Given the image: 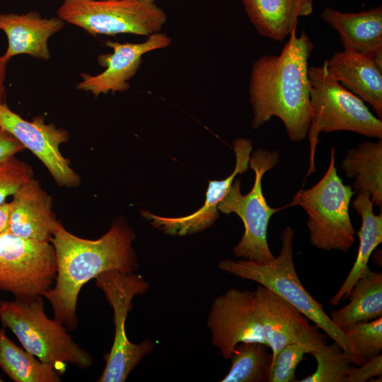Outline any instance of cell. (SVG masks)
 <instances>
[{
	"label": "cell",
	"instance_id": "4316f807",
	"mask_svg": "<svg viewBox=\"0 0 382 382\" xmlns=\"http://www.w3.org/2000/svg\"><path fill=\"white\" fill-rule=\"evenodd\" d=\"M362 359L366 361L381 354L382 317L345 325L340 328Z\"/></svg>",
	"mask_w": 382,
	"mask_h": 382
},
{
	"label": "cell",
	"instance_id": "83f0119b",
	"mask_svg": "<svg viewBox=\"0 0 382 382\" xmlns=\"http://www.w3.org/2000/svg\"><path fill=\"white\" fill-rule=\"evenodd\" d=\"M314 349L310 346L300 344L289 345L283 347L271 360L267 381H296L295 373L298 364L306 354H310Z\"/></svg>",
	"mask_w": 382,
	"mask_h": 382
},
{
	"label": "cell",
	"instance_id": "cb8c5ba5",
	"mask_svg": "<svg viewBox=\"0 0 382 382\" xmlns=\"http://www.w3.org/2000/svg\"><path fill=\"white\" fill-rule=\"evenodd\" d=\"M0 368L14 382H59V372L17 346L0 327Z\"/></svg>",
	"mask_w": 382,
	"mask_h": 382
},
{
	"label": "cell",
	"instance_id": "836d02e7",
	"mask_svg": "<svg viewBox=\"0 0 382 382\" xmlns=\"http://www.w3.org/2000/svg\"><path fill=\"white\" fill-rule=\"evenodd\" d=\"M4 381L1 379V378L0 377V382H3Z\"/></svg>",
	"mask_w": 382,
	"mask_h": 382
},
{
	"label": "cell",
	"instance_id": "e0dca14e",
	"mask_svg": "<svg viewBox=\"0 0 382 382\" xmlns=\"http://www.w3.org/2000/svg\"><path fill=\"white\" fill-rule=\"evenodd\" d=\"M64 22L57 17L44 18L38 12L0 13V30L8 40L2 55L10 60L18 54L47 61L50 58L48 40L60 31Z\"/></svg>",
	"mask_w": 382,
	"mask_h": 382
},
{
	"label": "cell",
	"instance_id": "4fadbf2b",
	"mask_svg": "<svg viewBox=\"0 0 382 382\" xmlns=\"http://www.w3.org/2000/svg\"><path fill=\"white\" fill-rule=\"evenodd\" d=\"M254 298L272 359L289 345H306L316 349L327 344L326 336L316 325L274 291L259 284Z\"/></svg>",
	"mask_w": 382,
	"mask_h": 382
},
{
	"label": "cell",
	"instance_id": "277c9868",
	"mask_svg": "<svg viewBox=\"0 0 382 382\" xmlns=\"http://www.w3.org/2000/svg\"><path fill=\"white\" fill-rule=\"evenodd\" d=\"M308 76L311 122L307 134L310 150L306 176L316 170L315 154L320 132L349 131L382 139L381 119L329 74L325 62L321 66L308 68Z\"/></svg>",
	"mask_w": 382,
	"mask_h": 382
},
{
	"label": "cell",
	"instance_id": "30bf717a",
	"mask_svg": "<svg viewBox=\"0 0 382 382\" xmlns=\"http://www.w3.org/2000/svg\"><path fill=\"white\" fill-rule=\"evenodd\" d=\"M54 248L50 242L0 234V291L26 300L50 289L57 275Z\"/></svg>",
	"mask_w": 382,
	"mask_h": 382
},
{
	"label": "cell",
	"instance_id": "8fae6325",
	"mask_svg": "<svg viewBox=\"0 0 382 382\" xmlns=\"http://www.w3.org/2000/svg\"><path fill=\"white\" fill-rule=\"evenodd\" d=\"M212 345L228 359L237 344L267 342L255 304L254 291L231 288L213 301L207 318Z\"/></svg>",
	"mask_w": 382,
	"mask_h": 382
},
{
	"label": "cell",
	"instance_id": "6da1fadb",
	"mask_svg": "<svg viewBox=\"0 0 382 382\" xmlns=\"http://www.w3.org/2000/svg\"><path fill=\"white\" fill-rule=\"evenodd\" d=\"M134 238V231L122 220L115 221L96 240L76 236L58 221L50 240L56 253L55 284L43 295L52 307L54 319L75 330L78 296L85 284L108 270L134 272L138 268L132 246Z\"/></svg>",
	"mask_w": 382,
	"mask_h": 382
},
{
	"label": "cell",
	"instance_id": "7a4b0ae2",
	"mask_svg": "<svg viewBox=\"0 0 382 382\" xmlns=\"http://www.w3.org/2000/svg\"><path fill=\"white\" fill-rule=\"evenodd\" d=\"M296 30L279 55H264L253 63L248 93L252 127L277 117L290 140L297 142L306 139L311 122L308 62L313 44L304 32L297 36Z\"/></svg>",
	"mask_w": 382,
	"mask_h": 382
},
{
	"label": "cell",
	"instance_id": "d4e9b609",
	"mask_svg": "<svg viewBox=\"0 0 382 382\" xmlns=\"http://www.w3.org/2000/svg\"><path fill=\"white\" fill-rule=\"evenodd\" d=\"M268 347L259 342H242L236 345L230 357L231 365L221 382L267 381L272 355Z\"/></svg>",
	"mask_w": 382,
	"mask_h": 382
},
{
	"label": "cell",
	"instance_id": "ba28073f",
	"mask_svg": "<svg viewBox=\"0 0 382 382\" xmlns=\"http://www.w3.org/2000/svg\"><path fill=\"white\" fill-rule=\"evenodd\" d=\"M57 16L92 35L161 32L167 16L156 0H64Z\"/></svg>",
	"mask_w": 382,
	"mask_h": 382
},
{
	"label": "cell",
	"instance_id": "4dcf8cb0",
	"mask_svg": "<svg viewBox=\"0 0 382 382\" xmlns=\"http://www.w3.org/2000/svg\"><path fill=\"white\" fill-rule=\"evenodd\" d=\"M24 146L0 125V162L22 151Z\"/></svg>",
	"mask_w": 382,
	"mask_h": 382
},
{
	"label": "cell",
	"instance_id": "484cf974",
	"mask_svg": "<svg viewBox=\"0 0 382 382\" xmlns=\"http://www.w3.org/2000/svg\"><path fill=\"white\" fill-rule=\"evenodd\" d=\"M310 354L317 362L316 369L301 382H346L352 361L337 342L323 345Z\"/></svg>",
	"mask_w": 382,
	"mask_h": 382
},
{
	"label": "cell",
	"instance_id": "44dd1931",
	"mask_svg": "<svg viewBox=\"0 0 382 382\" xmlns=\"http://www.w3.org/2000/svg\"><path fill=\"white\" fill-rule=\"evenodd\" d=\"M351 202L361 219V228L357 233L359 245L352 267L338 291L329 301L332 306L347 299L354 284L368 267L373 251L382 242V212L379 214H374L370 194L359 191Z\"/></svg>",
	"mask_w": 382,
	"mask_h": 382
},
{
	"label": "cell",
	"instance_id": "9a60e30c",
	"mask_svg": "<svg viewBox=\"0 0 382 382\" xmlns=\"http://www.w3.org/2000/svg\"><path fill=\"white\" fill-rule=\"evenodd\" d=\"M236 166L233 173L222 180H210L204 205L194 213L180 217L157 216L148 211L141 215L150 224L170 235L186 236L199 232L212 226L219 216L218 204L226 194L234 178L249 168L253 143L249 139L238 138L233 141Z\"/></svg>",
	"mask_w": 382,
	"mask_h": 382
},
{
	"label": "cell",
	"instance_id": "9c48e42d",
	"mask_svg": "<svg viewBox=\"0 0 382 382\" xmlns=\"http://www.w3.org/2000/svg\"><path fill=\"white\" fill-rule=\"evenodd\" d=\"M96 285L101 289L113 310L115 336L110 352L105 356V365L98 382H124L142 359L152 352L154 345L149 339L139 344L129 341L125 323L132 308L135 296L144 294L149 288L141 275L118 270L104 272L96 278Z\"/></svg>",
	"mask_w": 382,
	"mask_h": 382
},
{
	"label": "cell",
	"instance_id": "5bb4252c",
	"mask_svg": "<svg viewBox=\"0 0 382 382\" xmlns=\"http://www.w3.org/2000/svg\"><path fill=\"white\" fill-rule=\"evenodd\" d=\"M171 43V37L162 32L152 34L146 40L138 43L108 40L105 45L112 52L102 54L98 59L105 70L96 75L81 74L82 80L77 84L76 89L89 92L95 96L126 91L130 88L129 81L141 66L142 57L149 52L166 48Z\"/></svg>",
	"mask_w": 382,
	"mask_h": 382
},
{
	"label": "cell",
	"instance_id": "7402d4cb",
	"mask_svg": "<svg viewBox=\"0 0 382 382\" xmlns=\"http://www.w3.org/2000/svg\"><path fill=\"white\" fill-rule=\"evenodd\" d=\"M345 175L354 179L355 192H368L373 203L382 209V140L366 141L347 151L341 163Z\"/></svg>",
	"mask_w": 382,
	"mask_h": 382
},
{
	"label": "cell",
	"instance_id": "3957f363",
	"mask_svg": "<svg viewBox=\"0 0 382 382\" xmlns=\"http://www.w3.org/2000/svg\"><path fill=\"white\" fill-rule=\"evenodd\" d=\"M294 231L287 226L281 234L279 255L265 262L224 259L219 268L241 279L251 280L274 291L337 342L352 363L361 365L364 361L340 328L337 326L317 301L302 285L297 274L293 253Z\"/></svg>",
	"mask_w": 382,
	"mask_h": 382
},
{
	"label": "cell",
	"instance_id": "1f68e13d",
	"mask_svg": "<svg viewBox=\"0 0 382 382\" xmlns=\"http://www.w3.org/2000/svg\"><path fill=\"white\" fill-rule=\"evenodd\" d=\"M9 215L10 202L0 204V234L8 231Z\"/></svg>",
	"mask_w": 382,
	"mask_h": 382
},
{
	"label": "cell",
	"instance_id": "ffe728a7",
	"mask_svg": "<svg viewBox=\"0 0 382 382\" xmlns=\"http://www.w3.org/2000/svg\"><path fill=\"white\" fill-rule=\"evenodd\" d=\"M244 10L262 36L282 42L296 28L299 17L311 15L313 0H241Z\"/></svg>",
	"mask_w": 382,
	"mask_h": 382
},
{
	"label": "cell",
	"instance_id": "7c38bea8",
	"mask_svg": "<svg viewBox=\"0 0 382 382\" xmlns=\"http://www.w3.org/2000/svg\"><path fill=\"white\" fill-rule=\"evenodd\" d=\"M0 125L42 162L59 185L66 187L79 185L80 177L59 150V146L68 140L66 129L52 123L46 124L42 116L31 121L25 120L5 103L0 106Z\"/></svg>",
	"mask_w": 382,
	"mask_h": 382
},
{
	"label": "cell",
	"instance_id": "603a6c76",
	"mask_svg": "<svg viewBox=\"0 0 382 382\" xmlns=\"http://www.w3.org/2000/svg\"><path fill=\"white\" fill-rule=\"evenodd\" d=\"M347 299H349L347 304L330 312V318L339 328L382 317V272L367 267L354 284Z\"/></svg>",
	"mask_w": 382,
	"mask_h": 382
},
{
	"label": "cell",
	"instance_id": "8992f818",
	"mask_svg": "<svg viewBox=\"0 0 382 382\" xmlns=\"http://www.w3.org/2000/svg\"><path fill=\"white\" fill-rule=\"evenodd\" d=\"M355 193L338 175L335 150L331 147L329 166L324 175L313 187L300 189L286 207L299 205L307 214L312 245L325 251L347 253L355 239L349 212Z\"/></svg>",
	"mask_w": 382,
	"mask_h": 382
},
{
	"label": "cell",
	"instance_id": "ac0fdd59",
	"mask_svg": "<svg viewBox=\"0 0 382 382\" xmlns=\"http://www.w3.org/2000/svg\"><path fill=\"white\" fill-rule=\"evenodd\" d=\"M329 74L382 117V68L371 55L344 49L325 61Z\"/></svg>",
	"mask_w": 382,
	"mask_h": 382
},
{
	"label": "cell",
	"instance_id": "5b68a950",
	"mask_svg": "<svg viewBox=\"0 0 382 382\" xmlns=\"http://www.w3.org/2000/svg\"><path fill=\"white\" fill-rule=\"evenodd\" d=\"M0 320L25 350L40 361L52 364L60 374L65 371L66 364L86 369L93 363L91 354L74 341L66 328L46 316L42 296L1 301Z\"/></svg>",
	"mask_w": 382,
	"mask_h": 382
},
{
	"label": "cell",
	"instance_id": "52a82bcc",
	"mask_svg": "<svg viewBox=\"0 0 382 382\" xmlns=\"http://www.w3.org/2000/svg\"><path fill=\"white\" fill-rule=\"evenodd\" d=\"M279 161V152L259 149L251 154L248 166L255 173L251 190L242 195L241 180H234L217 209L224 214L234 213L242 220L244 233L233 248L236 257L252 262H265L274 257L267 241V228L271 217L279 209L268 205L262 192L264 174Z\"/></svg>",
	"mask_w": 382,
	"mask_h": 382
},
{
	"label": "cell",
	"instance_id": "f546056e",
	"mask_svg": "<svg viewBox=\"0 0 382 382\" xmlns=\"http://www.w3.org/2000/svg\"><path fill=\"white\" fill-rule=\"evenodd\" d=\"M359 366V367L350 366L346 382H366L374 377L381 376L382 356L380 354Z\"/></svg>",
	"mask_w": 382,
	"mask_h": 382
},
{
	"label": "cell",
	"instance_id": "d6a6232c",
	"mask_svg": "<svg viewBox=\"0 0 382 382\" xmlns=\"http://www.w3.org/2000/svg\"><path fill=\"white\" fill-rule=\"evenodd\" d=\"M8 61L2 55L0 56V106L4 103L6 72Z\"/></svg>",
	"mask_w": 382,
	"mask_h": 382
},
{
	"label": "cell",
	"instance_id": "2e32d148",
	"mask_svg": "<svg viewBox=\"0 0 382 382\" xmlns=\"http://www.w3.org/2000/svg\"><path fill=\"white\" fill-rule=\"evenodd\" d=\"M50 196L34 178L13 195L8 231L23 238L50 242L57 223Z\"/></svg>",
	"mask_w": 382,
	"mask_h": 382
},
{
	"label": "cell",
	"instance_id": "d6986e66",
	"mask_svg": "<svg viewBox=\"0 0 382 382\" xmlns=\"http://www.w3.org/2000/svg\"><path fill=\"white\" fill-rule=\"evenodd\" d=\"M322 19L338 33L344 49L374 55L382 52V7L359 13H343L325 8Z\"/></svg>",
	"mask_w": 382,
	"mask_h": 382
},
{
	"label": "cell",
	"instance_id": "f1b7e54d",
	"mask_svg": "<svg viewBox=\"0 0 382 382\" xmlns=\"http://www.w3.org/2000/svg\"><path fill=\"white\" fill-rule=\"evenodd\" d=\"M33 178L30 166L15 156L0 162V204L27 181Z\"/></svg>",
	"mask_w": 382,
	"mask_h": 382
}]
</instances>
